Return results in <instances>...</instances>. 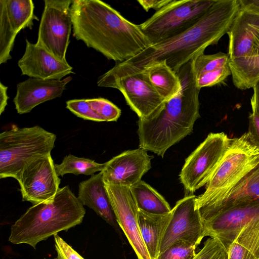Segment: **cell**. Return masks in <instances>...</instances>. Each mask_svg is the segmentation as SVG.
<instances>
[{"mask_svg": "<svg viewBox=\"0 0 259 259\" xmlns=\"http://www.w3.org/2000/svg\"><path fill=\"white\" fill-rule=\"evenodd\" d=\"M97 85L119 90L139 118L149 116L165 102L153 87L144 70L125 62L116 63L102 75L98 78Z\"/></svg>", "mask_w": 259, "mask_h": 259, "instance_id": "52a82bcc", "label": "cell"}, {"mask_svg": "<svg viewBox=\"0 0 259 259\" xmlns=\"http://www.w3.org/2000/svg\"><path fill=\"white\" fill-rule=\"evenodd\" d=\"M142 69L165 101L174 97L180 91L181 85L179 77L165 61L154 63Z\"/></svg>", "mask_w": 259, "mask_h": 259, "instance_id": "cb8c5ba5", "label": "cell"}, {"mask_svg": "<svg viewBox=\"0 0 259 259\" xmlns=\"http://www.w3.org/2000/svg\"><path fill=\"white\" fill-rule=\"evenodd\" d=\"M153 156L139 148L124 151L105 162L101 171L105 184L131 187L151 168Z\"/></svg>", "mask_w": 259, "mask_h": 259, "instance_id": "9a60e30c", "label": "cell"}, {"mask_svg": "<svg viewBox=\"0 0 259 259\" xmlns=\"http://www.w3.org/2000/svg\"><path fill=\"white\" fill-rule=\"evenodd\" d=\"M119 227L123 231L138 259H151L139 226L138 210L130 187L105 184Z\"/></svg>", "mask_w": 259, "mask_h": 259, "instance_id": "4fadbf2b", "label": "cell"}, {"mask_svg": "<svg viewBox=\"0 0 259 259\" xmlns=\"http://www.w3.org/2000/svg\"><path fill=\"white\" fill-rule=\"evenodd\" d=\"M251 104V112L249 113L248 134L259 148V112L253 104Z\"/></svg>", "mask_w": 259, "mask_h": 259, "instance_id": "e575fe53", "label": "cell"}, {"mask_svg": "<svg viewBox=\"0 0 259 259\" xmlns=\"http://www.w3.org/2000/svg\"><path fill=\"white\" fill-rule=\"evenodd\" d=\"M54 237L57 259H84L57 234Z\"/></svg>", "mask_w": 259, "mask_h": 259, "instance_id": "836d02e7", "label": "cell"}, {"mask_svg": "<svg viewBox=\"0 0 259 259\" xmlns=\"http://www.w3.org/2000/svg\"><path fill=\"white\" fill-rule=\"evenodd\" d=\"M66 108L73 114L84 120L102 121L92 110L88 99L68 100L66 102Z\"/></svg>", "mask_w": 259, "mask_h": 259, "instance_id": "d6a6232c", "label": "cell"}, {"mask_svg": "<svg viewBox=\"0 0 259 259\" xmlns=\"http://www.w3.org/2000/svg\"><path fill=\"white\" fill-rule=\"evenodd\" d=\"M244 12L245 14L248 26L254 40L255 47L253 56L259 55V16Z\"/></svg>", "mask_w": 259, "mask_h": 259, "instance_id": "d590c367", "label": "cell"}, {"mask_svg": "<svg viewBox=\"0 0 259 259\" xmlns=\"http://www.w3.org/2000/svg\"><path fill=\"white\" fill-rule=\"evenodd\" d=\"M85 209L68 185L60 188L51 202L33 205L11 228L9 241L35 248L39 242L82 222Z\"/></svg>", "mask_w": 259, "mask_h": 259, "instance_id": "277c9868", "label": "cell"}, {"mask_svg": "<svg viewBox=\"0 0 259 259\" xmlns=\"http://www.w3.org/2000/svg\"><path fill=\"white\" fill-rule=\"evenodd\" d=\"M105 166V163H99L94 160L78 157L72 154L64 156L61 163L55 164L57 175L62 177L67 174L92 176L96 172L102 171Z\"/></svg>", "mask_w": 259, "mask_h": 259, "instance_id": "4316f807", "label": "cell"}, {"mask_svg": "<svg viewBox=\"0 0 259 259\" xmlns=\"http://www.w3.org/2000/svg\"><path fill=\"white\" fill-rule=\"evenodd\" d=\"M72 0H45L36 43L59 59L67 62L66 54L72 27Z\"/></svg>", "mask_w": 259, "mask_h": 259, "instance_id": "30bf717a", "label": "cell"}, {"mask_svg": "<svg viewBox=\"0 0 259 259\" xmlns=\"http://www.w3.org/2000/svg\"><path fill=\"white\" fill-rule=\"evenodd\" d=\"M56 135L39 125L13 126L0 134V178L18 180L31 162L51 155Z\"/></svg>", "mask_w": 259, "mask_h": 259, "instance_id": "8992f818", "label": "cell"}, {"mask_svg": "<svg viewBox=\"0 0 259 259\" xmlns=\"http://www.w3.org/2000/svg\"><path fill=\"white\" fill-rule=\"evenodd\" d=\"M78 199L83 204L93 209L97 215L117 231V222L105 188L102 172L92 175L78 185Z\"/></svg>", "mask_w": 259, "mask_h": 259, "instance_id": "ffe728a7", "label": "cell"}, {"mask_svg": "<svg viewBox=\"0 0 259 259\" xmlns=\"http://www.w3.org/2000/svg\"><path fill=\"white\" fill-rule=\"evenodd\" d=\"M230 141L223 132L208 135L186 159L179 175L188 195L206 185L218 166Z\"/></svg>", "mask_w": 259, "mask_h": 259, "instance_id": "9c48e42d", "label": "cell"}, {"mask_svg": "<svg viewBox=\"0 0 259 259\" xmlns=\"http://www.w3.org/2000/svg\"><path fill=\"white\" fill-rule=\"evenodd\" d=\"M259 216V203L232 208L218 213L202 221L204 237L219 241L227 251L241 230Z\"/></svg>", "mask_w": 259, "mask_h": 259, "instance_id": "2e32d148", "label": "cell"}, {"mask_svg": "<svg viewBox=\"0 0 259 259\" xmlns=\"http://www.w3.org/2000/svg\"><path fill=\"white\" fill-rule=\"evenodd\" d=\"M171 0H138L137 2L144 10L148 12L150 9L159 11L164 6L170 2Z\"/></svg>", "mask_w": 259, "mask_h": 259, "instance_id": "8d00e7d4", "label": "cell"}, {"mask_svg": "<svg viewBox=\"0 0 259 259\" xmlns=\"http://www.w3.org/2000/svg\"><path fill=\"white\" fill-rule=\"evenodd\" d=\"M17 181L22 201L33 205L52 201L60 189V179L51 155L37 158L27 165Z\"/></svg>", "mask_w": 259, "mask_h": 259, "instance_id": "8fae6325", "label": "cell"}, {"mask_svg": "<svg viewBox=\"0 0 259 259\" xmlns=\"http://www.w3.org/2000/svg\"><path fill=\"white\" fill-rule=\"evenodd\" d=\"M233 83L239 90L253 88L259 81V55L229 60Z\"/></svg>", "mask_w": 259, "mask_h": 259, "instance_id": "d4e9b609", "label": "cell"}, {"mask_svg": "<svg viewBox=\"0 0 259 259\" xmlns=\"http://www.w3.org/2000/svg\"><path fill=\"white\" fill-rule=\"evenodd\" d=\"M31 0H0V64L12 58L15 38L22 29H32L34 14Z\"/></svg>", "mask_w": 259, "mask_h": 259, "instance_id": "5bb4252c", "label": "cell"}, {"mask_svg": "<svg viewBox=\"0 0 259 259\" xmlns=\"http://www.w3.org/2000/svg\"><path fill=\"white\" fill-rule=\"evenodd\" d=\"M88 100L92 110L102 121H116L120 116V109L109 100L103 98Z\"/></svg>", "mask_w": 259, "mask_h": 259, "instance_id": "f1b7e54d", "label": "cell"}, {"mask_svg": "<svg viewBox=\"0 0 259 259\" xmlns=\"http://www.w3.org/2000/svg\"><path fill=\"white\" fill-rule=\"evenodd\" d=\"M231 75V71L228 64L218 69L195 76L196 85L200 90L204 87H212L222 82Z\"/></svg>", "mask_w": 259, "mask_h": 259, "instance_id": "1f68e13d", "label": "cell"}, {"mask_svg": "<svg viewBox=\"0 0 259 259\" xmlns=\"http://www.w3.org/2000/svg\"><path fill=\"white\" fill-rule=\"evenodd\" d=\"M227 34L229 60L253 55L254 40L243 11L239 10Z\"/></svg>", "mask_w": 259, "mask_h": 259, "instance_id": "7402d4cb", "label": "cell"}, {"mask_svg": "<svg viewBox=\"0 0 259 259\" xmlns=\"http://www.w3.org/2000/svg\"><path fill=\"white\" fill-rule=\"evenodd\" d=\"M44 259H47V258H44ZM54 259H57V258H54Z\"/></svg>", "mask_w": 259, "mask_h": 259, "instance_id": "60d3db41", "label": "cell"}, {"mask_svg": "<svg viewBox=\"0 0 259 259\" xmlns=\"http://www.w3.org/2000/svg\"><path fill=\"white\" fill-rule=\"evenodd\" d=\"M8 87L0 83V114L5 111L8 104L9 97L7 93Z\"/></svg>", "mask_w": 259, "mask_h": 259, "instance_id": "f35d334b", "label": "cell"}, {"mask_svg": "<svg viewBox=\"0 0 259 259\" xmlns=\"http://www.w3.org/2000/svg\"><path fill=\"white\" fill-rule=\"evenodd\" d=\"M259 203V164L247 174L219 203L198 208L202 221L226 210Z\"/></svg>", "mask_w": 259, "mask_h": 259, "instance_id": "d6986e66", "label": "cell"}, {"mask_svg": "<svg viewBox=\"0 0 259 259\" xmlns=\"http://www.w3.org/2000/svg\"><path fill=\"white\" fill-rule=\"evenodd\" d=\"M171 217V210L164 214H153L139 209L141 234L151 259H157L160 245Z\"/></svg>", "mask_w": 259, "mask_h": 259, "instance_id": "44dd1931", "label": "cell"}, {"mask_svg": "<svg viewBox=\"0 0 259 259\" xmlns=\"http://www.w3.org/2000/svg\"><path fill=\"white\" fill-rule=\"evenodd\" d=\"M228 54L220 52L213 54L199 55L193 59V69L195 76L218 69L229 64Z\"/></svg>", "mask_w": 259, "mask_h": 259, "instance_id": "83f0119b", "label": "cell"}, {"mask_svg": "<svg viewBox=\"0 0 259 259\" xmlns=\"http://www.w3.org/2000/svg\"><path fill=\"white\" fill-rule=\"evenodd\" d=\"M72 79L71 76L60 80L29 77L19 82L13 100L17 113H29L38 105L60 97Z\"/></svg>", "mask_w": 259, "mask_h": 259, "instance_id": "ac0fdd59", "label": "cell"}, {"mask_svg": "<svg viewBox=\"0 0 259 259\" xmlns=\"http://www.w3.org/2000/svg\"><path fill=\"white\" fill-rule=\"evenodd\" d=\"M73 36L108 60L125 62L151 43L137 25L99 0H73L70 6Z\"/></svg>", "mask_w": 259, "mask_h": 259, "instance_id": "6da1fadb", "label": "cell"}, {"mask_svg": "<svg viewBox=\"0 0 259 259\" xmlns=\"http://www.w3.org/2000/svg\"><path fill=\"white\" fill-rule=\"evenodd\" d=\"M259 164V148L247 132L230 139L218 166L206 185L203 193L196 196L198 208L214 205Z\"/></svg>", "mask_w": 259, "mask_h": 259, "instance_id": "5b68a950", "label": "cell"}, {"mask_svg": "<svg viewBox=\"0 0 259 259\" xmlns=\"http://www.w3.org/2000/svg\"><path fill=\"white\" fill-rule=\"evenodd\" d=\"M227 253L228 259H259V216L244 226Z\"/></svg>", "mask_w": 259, "mask_h": 259, "instance_id": "603a6c76", "label": "cell"}, {"mask_svg": "<svg viewBox=\"0 0 259 259\" xmlns=\"http://www.w3.org/2000/svg\"><path fill=\"white\" fill-rule=\"evenodd\" d=\"M216 0H171L139 24L152 45L174 37L194 25Z\"/></svg>", "mask_w": 259, "mask_h": 259, "instance_id": "ba28073f", "label": "cell"}, {"mask_svg": "<svg viewBox=\"0 0 259 259\" xmlns=\"http://www.w3.org/2000/svg\"><path fill=\"white\" fill-rule=\"evenodd\" d=\"M240 10L238 0H216L202 18L184 32L150 46L125 61L143 68L165 61L176 73L186 63L217 45L227 34Z\"/></svg>", "mask_w": 259, "mask_h": 259, "instance_id": "3957f363", "label": "cell"}, {"mask_svg": "<svg viewBox=\"0 0 259 259\" xmlns=\"http://www.w3.org/2000/svg\"><path fill=\"white\" fill-rule=\"evenodd\" d=\"M18 65L22 75L42 79L62 80L71 73L73 68L67 63L56 58L36 44L26 39L24 55Z\"/></svg>", "mask_w": 259, "mask_h": 259, "instance_id": "e0dca14e", "label": "cell"}, {"mask_svg": "<svg viewBox=\"0 0 259 259\" xmlns=\"http://www.w3.org/2000/svg\"><path fill=\"white\" fill-rule=\"evenodd\" d=\"M130 189L139 209L153 214H164L171 210L164 197L144 181L141 180Z\"/></svg>", "mask_w": 259, "mask_h": 259, "instance_id": "484cf974", "label": "cell"}, {"mask_svg": "<svg viewBox=\"0 0 259 259\" xmlns=\"http://www.w3.org/2000/svg\"><path fill=\"white\" fill-rule=\"evenodd\" d=\"M252 89L253 93L250 99V104H253L259 112V81Z\"/></svg>", "mask_w": 259, "mask_h": 259, "instance_id": "ab89813d", "label": "cell"}, {"mask_svg": "<svg viewBox=\"0 0 259 259\" xmlns=\"http://www.w3.org/2000/svg\"><path fill=\"white\" fill-rule=\"evenodd\" d=\"M196 246L184 241L178 242L160 253L157 259H192Z\"/></svg>", "mask_w": 259, "mask_h": 259, "instance_id": "f546056e", "label": "cell"}, {"mask_svg": "<svg viewBox=\"0 0 259 259\" xmlns=\"http://www.w3.org/2000/svg\"><path fill=\"white\" fill-rule=\"evenodd\" d=\"M240 9L259 16V0H238Z\"/></svg>", "mask_w": 259, "mask_h": 259, "instance_id": "74e56055", "label": "cell"}, {"mask_svg": "<svg viewBox=\"0 0 259 259\" xmlns=\"http://www.w3.org/2000/svg\"><path fill=\"white\" fill-rule=\"evenodd\" d=\"M196 196L187 195L171 209V217L161 241L160 253L172 244L184 241L196 247L204 237V228Z\"/></svg>", "mask_w": 259, "mask_h": 259, "instance_id": "7c38bea8", "label": "cell"}, {"mask_svg": "<svg viewBox=\"0 0 259 259\" xmlns=\"http://www.w3.org/2000/svg\"><path fill=\"white\" fill-rule=\"evenodd\" d=\"M193 59L176 73L181 85L179 93L149 116L139 118V148L163 158L170 147L193 132L200 117V89L196 83Z\"/></svg>", "mask_w": 259, "mask_h": 259, "instance_id": "7a4b0ae2", "label": "cell"}, {"mask_svg": "<svg viewBox=\"0 0 259 259\" xmlns=\"http://www.w3.org/2000/svg\"><path fill=\"white\" fill-rule=\"evenodd\" d=\"M192 259H228V253L219 241L210 237Z\"/></svg>", "mask_w": 259, "mask_h": 259, "instance_id": "4dcf8cb0", "label": "cell"}]
</instances>
